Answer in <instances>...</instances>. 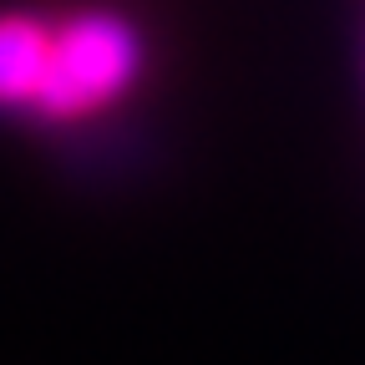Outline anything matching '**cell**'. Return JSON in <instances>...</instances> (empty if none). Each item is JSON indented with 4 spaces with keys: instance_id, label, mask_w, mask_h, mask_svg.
Listing matches in <instances>:
<instances>
[{
    "instance_id": "cell-1",
    "label": "cell",
    "mask_w": 365,
    "mask_h": 365,
    "mask_svg": "<svg viewBox=\"0 0 365 365\" xmlns=\"http://www.w3.org/2000/svg\"><path fill=\"white\" fill-rule=\"evenodd\" d=\"M132 71H137L132 26L107 16V11L76 16L61 31H51V66H46V81H41L31 107L56 117V122L97 112L132 81Z\"/></svg>"
},
{
    "instance_id": "cell-2",
    "label": "cell",
    "mask_w": 365,
    "mask_h": 365,
    "mask_svg": "<svg viewBox=\"0 0 365 365\" xmlns=\"http://www.w3.org/2000/svg\"><path fill=\"white\" fill-rule=\"evenodd\" d=\"M51 66V31L26 16H0V107L36 102Z\"/></svg>"
}]
</instances>
